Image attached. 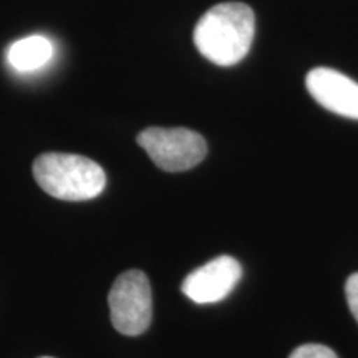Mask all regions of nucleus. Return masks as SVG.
<instances>
[{"label": "nucleus", "mask_w": 358, "mask_h": 358, "mask_svg": "<svg viewBox=\"0 0 358 358\" xmlns=\"http://www.w3.org/2000/svg\"><path fill=\"white\" fill-rule=\"evenodd\" d=\"M254 32L252 8L241 2H224L209 8L196 24L194 45L213 64L232 66L249 53Z\"/></svg>", "instance_id": "obj_1"}, {"label": "nucleus", "mask_w": 358, "mask_h": 358, "mask_svg": "<svg viewBox=\"0 0 358 358\" xmlns=\"http://www.w3.org/2000/svg\"><path fill=\"white\" fill-rule=\"evenodd\" d=\"M37 185L62 201H88L100 196L106 174L100 164L80 155L45 153L34 163Z\"/></svg>", "instance_id": "obj_2"}, {"label": "nucleus", "mask_w": 358, "mask_h": 358, "mask_svg": "<svg viewBox=\"0 0 358 358\" xmlns=\"http://www.w3.org/2000/svg\"><path fill=\"white\" fill-rule=\"evenodd\" d=\"M108 303L111 324L120 334L136 337L146 332L153 317V299L145 272H123L110 290Z\"/></svg>", "instance_id": "obj_3"}, {"label": "nucleus", "mask_w": 358, "mask_h": 358, "mask_svg": "<svg viewBox=\"0 0 358 358\" xmlns=\"http://www.w3.org/2000/svg\"><path fill=\"white\" fill-rule=\"evenodd\" d=\"M136 141L156 166L169 173L198 166L208 153L204 138L187 128H146Z\"/></svg>", "instance_id": "obj_4"}, {"label": "nucleus", "mask_w": 358, "mask_h": 358, "mask_svg": "<svg viewBox=\"0 0 358 358\" xmlns=\"http://www.w3.org/2000/svg\"><path fill=\"white\" fill-rule=\"evenodd\" d=\"M243 277V267L231 256H219L191 272L182 292L196 303H216L226 299Z\"/></svg>", "instance_id": "obj_5"}, {"label": "nucleus", "mask_w": 358, "mask_h": 358, "mask_svg": "<svg viewBox=\"0 0 358 358\" xmlns=\"http://www.w3.org/2000/svg\"><path fill=\"white\" fill-rule=\"evenodd\" d=\"M308 93L325 110L358 120V83L332 69H313L306 80Z\"/></svg>", "instance_id": "obj_6"}, {"label": "nucleus", "mask_w": 358, "mask_h": 358, "mask_svg": "<svg viewBox=\"0 0 358 358\" xmlns=\"http://www.w3.org/2000/svg\"><path fill=\"white\" fill-rule=\"evenodd\" d=\"M53 43L43 35H30V37L17 40L7 50V62L15 71L30 73L42 69L52 60Z\"/></svg>", "instance_id": "obj_7"}, {"label": "nucleus", "mask_w": 358, "mask_h": 358, "mask_svg": "<svg viewBox=\"0 0 358 358\" xmlns=\"http://www.w3.org/2000/svg\"><path fill=\"white\" fill-rule=\"evenodd\" d=\"M289 358H338L332 348L325 345H317V343H307L290 353Z\"/></svg>", "instance_id": "obj_8"}, {"label": "nucleus", "mask_w": 358, "mask_h": 358, "mask_svg": "<svg viewBox=\"0 0 358 358\" xmlns=\"http://www.w3.org/2000/svg\"><path fill=\"white\" fill-rule=\"evenodd\" d=\"M345 295L348 307H350L353 317H355V320L358 322V272L348 277L345 285Z\"/></svg>", "instance_id": "obj_9"}, {"label": "nucleus", "mask_w": 358, "mask_h": 358, "mask_svg": "<svg viewBox=\"0 0 358 358\" xmlns=\"http://www.w3.org/2000/svg\"><path fill=\"white\" fill-rule=\"evenodd\" d=\"M42 358H52V357H42Z\"/></svg>", "instance_id": "obj_10"}]
</instances>
